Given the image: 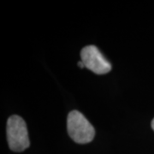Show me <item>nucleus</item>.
Returning <instances> with one entry per match:
<instances>
[{
	"label": "nucleus",
	"mask_w": 154,
	"mask_h": 154,
	"mask_svg": "<svg viewBox=\"0 0 154 154\" xmlns=\"http://www.w3.org/2000/svg\"><path fill=\"white\" fill-rule=\"evenodd\" d=\"M67 129L69 137L79 144H87L94 140L95 130L82 113L73 110L67 117Z\"/></svg>",
	"instance_id": "f257e3e1"
},
{
	"label": "nucleus",
	"mask_w": 154,
	"mask_h": 154,
	"mask_svg": "<svg viewBox=\"0 0 154 154\" xmlns=\"http://www.w3.org/2000/svg\"><path fill=\"white\" fill-rule=\"evenodd\" d=\"M7 141L10 149L13 152H21L28 148L30 145L28 128L21 116H11L7 122Z\"/></svg>",
	"instance_id": "f03ea898"
},
{
	"label": "nucleus",
	"mask_w": 154,
	"mask_h": 154,
	"mask_svg": "<svg viewBox=\"0 0 154 154\" xmlns=\"http://www.w3.org/2000/svg\"><path fill=\"white\" fill-rule=\"evenodd\" d=\"M84 66L97 75H105L111 70V64L95 45H88L81 51Z\"/></svg>",
	"instance_id": "7ed1b4c3"
},
{
	"label": "nucleus",
	"mask_w": 154,
	"mask_h": 154,
	"mask_svg": "<svg viewBox=\"0 0 154 154\" xmlns=\"http://www.w3.org/2000/svg\"><path fill=\"white\" fill-rule=\"evenodd\" d=\"M78 66L80 67V68H81V69H82V68H84V63H83L82 62V61H81V62H79V63H78Z\"/></svg>",
	"instance_id": "20e7f679"
},
{
	"label": "nucleus",
	"mask_w": 154,
	"mask_h": 154,
	"mask_svg": "<svg viewBox=\"0 0 154 154\" xmlns=\"http://www.w3.org/2000/svg\"><path fill=\"white\" fill-rule=\"evenodd\" d=\"M152 129L154 130V119L152 120Z\"/></svg>",
	"instance_id": "39448f33"
}]
</instances>
